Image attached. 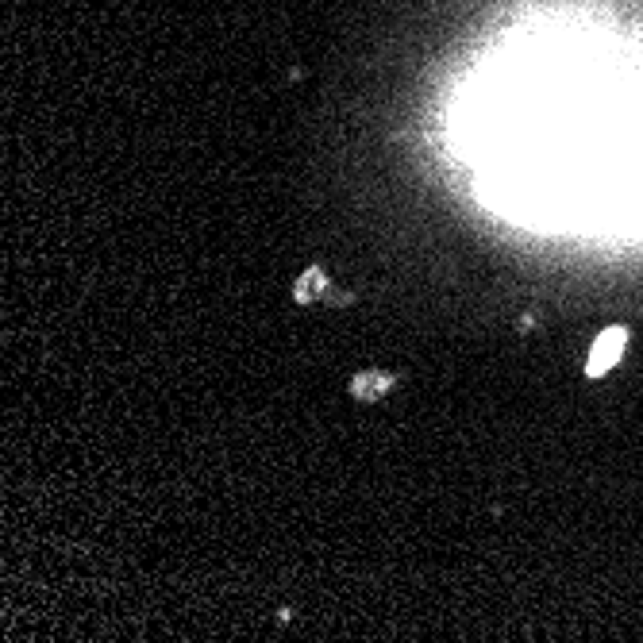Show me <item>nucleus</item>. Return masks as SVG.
Listing matches in <instances>:
<instances>
[{
    "label": "nucleus",
    "mask_w": 643,
    "mask_h": 643,
    "mask_svg": "<svg viewBox=\"0 0 643 643\" xmlns=\"http://www.w3.org/2000/svg\"><path fill=\"white\" fill-rule=\"evenodd\" d=\"M620 347H624V328H612V331H605L601 339H597V347H593V358H590V374H601V370H609L612 362H617Z\"/></svg>",
    "instance_id": "f257e3e1"
}]
</instances>
